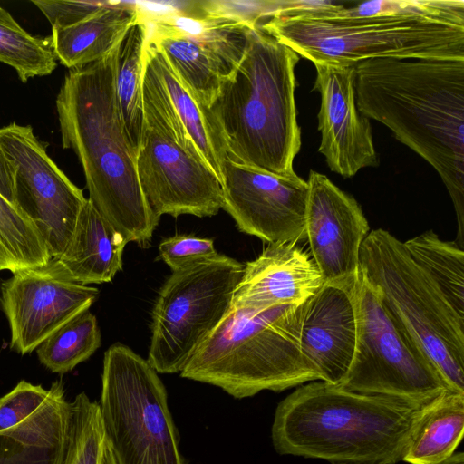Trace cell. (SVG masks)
Wrapping results in <instances>:
<instances>
[{
	"instance_id": "6da1fadb",
	"label": "cell",
	"mask_w": 464,
	"mask_h": 464,
	"mask_svg": "<svg viewBox=\"0 0 464 464\" xmlns=\"http://www.w3.org/2000/svg\"><path fill=\"white\" fill-rule=\"evenodd\" d=\"M358 111L429 162L451 198L464 249V59H372L355 65Z\"/></svg>"
},
{
	"instance_id": "7a4b0ae2",
	"label": "cell",
	"mask_w": 464,
	"mask_h": 464,
	"mask_svg": "<svg viewBox=\"0 0 464 464\" xmlns=\"http://www.w3.org/2000/svg\"><path fill=\"white\" fill-rule=\"evenodd\" d=\"M120 44L102 59L69 71L56 110L63 147L78 157L88 199L128 243L145 247L160 218L141 190L137 151L119 110L115 73Z\"/></svg>"
},
{
	"instance_id": "3957f363",
	"label": "cell",
	"mask_w": 464,
	"mask_h": 464,
	"mask_svg": "<svg viewBox=\"0 0 464 464\" xmlns=\"http://www.w3.org/2000/svg\"><path fill=\"white\" fill-rule=\"evenodd\" d=\"M422 407L314 381L278 403L272 442L279 454L334 464H396Z\"/></svg>"
},
{
	"instance_id": "277c9868",
	"label": "cell",
	"mask_w": 464,
	"mask_h": 464,
	"mask_svg": "<svg viewBox=\"0 0 464 464\" xmlns=\"http://www.w3.org/2000/svg\"><path fill=\"white\" fill-rule=\"evenodd\" d=\"M307 10L267 18L258 27L300 57L354 66L372 59H464V1L418 0L412 7L367 18Z\"/></svg>"
},
{
	"instance_id": "5b68a950",
	"label": "cell",
	"mask_w": 464,
	"mask_h": 464,
	"mask_svg": "<svg viewBox=\"0 0 464 464\" xmlns=\"http://www.w3.org/2000/svg\"><path fill=\"white\" fill-rule=\"evenodd\" d=\"M300 56L258 26L248 32L244 55L208 108L227 158L278 176L295 172L301 148L295 100Z\"/></svg>"
},
{
	"instance_id": "8992f818",
	"label": "cell",
	"mask_w": 464,
	"mask_h": 464,
	"mask_svg": "<svg viewBox=\"0 0 464 464\" xmlns=\"http://www.w3.org/2000/svg\"><path fill=\"white\" fill-rule=\"evenodd\" d=\"M303 304L260 311L229 307L180 376L217 386L236 399L321 381L299 345Z\"/></svg>"
},
{
	"instance_id": "52a82bcc",
	"label": "cell",
	"mask_w": 464,
	"mask_h": 464,
	"mask_svg": "<svg viewBox=\"0 0 464 464\" xmlns=\"http://www.w3.org/2000/svg\"><path fill=\"white\" fill-rule=\"evenodd\" d=\"M359 270L450 391L464 394V318L411 259L403 242L382 228L370 230Z\"/></svg>"
},
{
	"instance_id": "ba28073f",
	"label": "cell",
	"mask_w": 464,
	"mask_h": 464,
	"mask_svg": "<svg viewBox=\"0 0 464 464\" xmlns=\"http://www.w3.org/2000/svg\"><path fill=\"white\" fill-rule=\"evenodd\" d=\"M98 403L116 464H186L165 385L130 347L105 352Z\"/></svg>"
},
{
	"instance_id": "9c48e42d",
	"label": "cell",
	"mask_w": 464,
	"mask_h": 464,
	"mask_svg": "<svg viewBox=\"0 0 464 464\" xmlns=\"http://www.w3.org/2000/svg\"><path fill=\"white\" fill-rule=\"evenodd\" d=\"M357 335L340 386L425 406L452 392L435 365L392 315L380 292L360 272L353 285Z\"/></svg>"
},
{
	"instance_id": "30bf717a",
	"label": "cell",
	"mask_w": 464,
	"mask_h": 464,
	"mask_svg": "<svg viewBox=\"0 0 464 464\" xmlns=\"http://www.w3.org/2000/svg\"><path fill=\"white\" fill-rule=\"evenodd\" d=\"M244 266L218 254L172 271L152 310L147 361L158 373L183 370L230 307Z\"/></svg>"
},
{
	"instance_id": "8fae6325",
	"label": "cell",
	"mask_w": 464,
	"mask_h": 464,
	"mask_svg": "<svg viewBox=\"0 0 464 464\" xmlns=\"http://www.w3.org/2000/svg\"><path fill=\"white\" fill-rule=\"evenodd\" d=\"M0 146L14 170V205L36 227L50 257H59L87 198L49 157L31 126L12 122L0 128Z\"/></svg>"
},
{
	"instance_id": "7c38bea8",
	"label": "cell",
	"mask_w": 464,
	"mask_h": 464,
	"mask_svg": "<svg viewBox=\"0 0 464 464\" xmlns=\"http://www.w3.org/2000/svg\"><path fill=\"white\" fill-rule=\"evenodd\" d=\"M136 165L143 195L159 218L164 214L211 217L222 208L220 180L198 150L181 145L146 121Z\"/></svg>"
},
{
	"instance_id": "4fadbf2b",
	"label": "cell",
	"mask_w": 464,
	"mask_h": 464,
	"mask_svg": "<svg viewBox=\"0 0 464 464\" xmlns=\"http://www.w3.org/2000/svg\"><path fill=\"white\" fill-rule=\"evenodd\" d=\"M96 287L72 281L56 258L16 271L2 281L0 306L9 324L11 350L24 355L69 321L89 310Z\"/></svg>"
},
{
	"instance_id": "5bb4252c",
	"label": "cell",
	"mask_w": 464,
	"mask_h": 464,
	"mask_svg": "<svg viewBox=\"0 0 464 464\" xmlns=\"http://www.w3.org/2000/svg\"><path fill=\"white\" fill-rule=\"evenodd\" d=\"M222 208L239 231L266 243L305 237L307 181L284 177L227 159L222 166Z\"/></svg>"
},
{
	"instance_id": "9a60e30c",
	"label": "cell",
	"mask_w": 464,
	"mask_h": 464,
	"mask_svg": "<svg viewBox=\"0 0 464 464\" xmlns=\"http://www.w3.org/2000/svg\"><path fill=\"white\" fill-rule=\"evenodd\" d=\"M306 181L305 237L324 283L354 280L368 221L357 201L325 175L310 170Z\"/></svg>"
},
{
	"instance_id": "2e32d148",
	"label": "cell",
	"mask_w": 464,
	"mask_h": 464,
	"mask_svg": "<svg viewBox=\"0 0 464 464\" xmlns=\"http://www.w3.org/2000/svg\"><path fill=\"white\" fill-rule=\"evenodd\" d=\"M314 67V90L321 96L319 152L329 169L351 178L363 168L378 166L370 121L356 105L355 65L318 63Z\"/></svg>"
},
{
	"instance_id": "e0dca14e",
	"label": "cell",
	"mask_w": 464,
	"mask_h": 464,
	"mask_svg": "<svg viewBox=\"0 0 464 464\" xmlns=\"http://www.w3.org/2000/svg\"><path fill=\"white\" fill-rule=\"evenodd\" d=\"M352 281L324 283L303 304L299 345L321 381L339 385L351 366L357 335Z\"/></svg>"
},
{
	"instance_id": "ac0fdd59",
	"label": "cell",
	"mask_w": 464,
	"mask_h": 464,
	"mask_svg": "<svg viewBox=\"0 0 464 464\" xmlns=\"http://www.w3.org/2000/svg\"><path fill=\"white\" fill-rule=\"evenodd\" d=\"M324 285L311 255L296 242L269 243L245 264L230 307L266 310L280 304H302Z\"/></svg>"
},
{
	"instance_id": "d6986e66",
	"label": "cell",
	"mask_w": 464,
	"mask_h": 464,
	"mask_svg": "<svg viewBox=\"0 0 464 464\" xmlns=\"http://www.w3.org/2000/svg\"><path fill=\"white\" fill-rule=\"evenodd\" d=\"M127 244L87 198L71 241L56 259L64 274L75 283H107L121 270Z\"/></svg>"
},
{
	"instance_id": "ffe728a7",
	"label": "cell",
	"mask_w": 464,
	"mask_h": 464,
	"mask_svg": "<svg viewBox=\"0 0 464 464\" xmlns=\"http://www.w3.org/2000/svg\"><path fill=\"white\" fill-rule=\"evenodd\" d=\"M139 2H111L87 19L65 28L53 29L52 45L57 60L76 69L111 53L140 18Z\"/></svg>"
},
{
	"instance_id": "44dd1931",
	"label": "cell",
	"mask_w": 464,
	"mask_h": 464,
	"mask_svg": "<svg viewBox=\"0 0 464 464\" xmlns=\"http://www.w3.org/2000/svg\"><path fill=\"white\" fill-rule=\"evenodd\" d=\"M141 13L149 28L148 42L165 56L173 71L206 108L217 98L233 72L198 38Z\"/></svg>"
},
{
	"instance_id": "7402d4cb",
	"label": "cell",
	"mask_w": 464,
	"mask_h": 464,
	"mask_svg": "<svg viewBox=\"0 0 464 464\" xmlns=\"http://www.w3.org/2000/svg\"><path fill=\"white\" fill-rule=\"evenodd\" d=\"M143 53L160 79L176 117L183 124L204 160L221 181L222 166L227 158L222 138L208 108L199 102L180 80L164 54L148 40Z\"/></svg>"
},
{
	"instance_id": "603a6c76",
	"label": "cell",
	"mask_w": 464,
	"mask_h": 464,
	"mask_svg": "<svg viewBox=\"0 0 464 464\" xmlns=\"http://www.w3.org/2000/svg\"><path fill=\"white\" fill-rule=\"evenodd\" d=\"M464 430V394L446 392L421 408L405 448L402 461L439 464L449 459Z\"/></svg>"
},
{
	"instance_id": "cb8c5ba5",
	"label": "cell",
	"mask_w": 464,
	"mask_h": 464,
	"mask_svg": "<svg viewBox=\"0 0 464 464\" xmlns=\"http://www.w3.org/2000/svg\"><path fill=\"white\" fill-rule=\"evenodd\" d=\"M148 34V24L140 8V18L130 27L119 45L116 61L115 90L119 110L136 151L143 126V50Z\"/></svg>"
},
{
	"instance_id": "d4e9b609",
	"label": "cell",
	"mask_w": 464,
	"mask_h": 464,
	"mask_svg": "<svg viewBox=\"0 0 464 464\" xmlns=\"http://www.w3.org/2000/svg\"><path fill=\"white\" fill-rule=\"evenodd\" d=\"M411 259L464 318V252L455 241L441 240L432 230L403 242Z\"/></svg>"
},
{
	"instance_id": "484cf974",
	"label": "cell",
	"mask_w": 464,
	"mask_h": 464,
	"mask_svg": "<svg viewBox=\"0 0 464 464\" xmlns=\"http://www.w3.org/2000/svg\"><path fill=\"white\" fill-rule=\"evenodd\" d=\"M67 425L44 419L0 432V464H61Z\"/></svg>"
},
{
	"instance_id": "4316f807",
	"label": "cell",
	"mask_w": 464,
	"mask_h": 464,
	"mask_svg": "<svg viewBox=\"0 0 464 464\" xmlns=\"http://www.w3.org/2000/svg\"><path fill=\"white\" fill-rule=\"evenodd\" d=\"M101 343L97 319L87 310L59 328L35 350L46 369L63 375L90 358Z\"/></svg>"
},
{
	"instance_id": "83f0119b",
	"label": "cell",
	"mask_w": 464,
	"mask_h": 464,
	"mask_svg": "<svg viewBox=\"0 0 464 464\" xmlns=\"http://www.w3.org/2000/svg\"><path fill=\"white\" fill-rule=\"evenodd\" d=\"M51 259L34 223L0 194V271L45 265Z\"/></svg>"
},
{
	"instance_id": "f1b7e54d",
	"label": "cell",
	"mask_w": 464,
	"mask_h": 464,
	"mask_svg": "<svg viewBox=\"0 0 464 464\" xmlns=\"http://www.w3.org/2000/svg\"><path fill=\"white\" fill-rule=\"evenodd\" d=\"M0 62L14 68L23 82L49 75L57 66L51 36L30 34L1 6Z\"/></svg>"
},
{
	"instance_id": "f546056e",
	"label": "cell",
	"mask_w": 464,
	"mask_h": 464,
	"mask_svg": "<svg viewBox=\"0 0 464 464\" xmlns=\"http://www.w3.org/2000/svg\"><path fill=\"white\" fill-rule=\"evenodd\" d=\"M106 436L99 403L85 392L70 401L64 453L61 464H102Z\"/></svg>"
},
{
	"instance_id": "4dcf8cb0",
	"label": "cell",
	"mask_w": 464,
	"mask_h": 464,
	"mask_svg": "<svg viewBox=\"0 0 464 464\" xmlns=\"http://www.w3.org/2000/svg\"><path fill=\"white\" fill-rule=\"evenodd\" d=\"M65 396L62 381H55L50 389L20 381L0 398V432L24 426L49 411Z\"/></svg>"
},
{
	"instance_id": "1f68e13d",
	"label": "cell",
	"mask_w": 464,
	"mask_h": 464,
	"mask_svg": "<svg viewBox=\"0 0 464 464\" xmlns=\"http://www.w3.org/2000/svg\"><path fill=\"white\" fill-rule=\"evenodd\" d=\"M193 4L208 15L230 19L249 28L257 27L282 6V1L206 0Z\"/></svg>"
},
{
	"instance_id": "d6a6232c",
	"label": "cell",
	"mask_w": 464,
	"mask_h": 464,
	"mask_svg": "<svg viewBox=\"0 0 464 464\" xmlns=\"http://www.w3.org/2000/svg\"><path fill=\"white\" fill-rule=\"evenodd\" d=\"M160 258L176 271L188 265L218 256L214 240L193 235H175L164 238L159 246Z\"/></svg>"
},
{
	"instance_id": "836d02e7",
	"label": "cell",
	"mask_w": 464,
	"mask_h": 464,
	"mask_svg": "<svg viewBox=\"0 0 464 464\" xmlns=\"http://www.w3.org/2000/svg\"><path fill=\"white\" fill-rule=\"evenodd\" d=\"M45 15L52 29L76 24L104 7L108 1L32 0Z\"/></svg>"
},
{
	"instance_id": "e575fe53",
	"label": "cell",
	"mask_w": 464,
	"mask_h": 464,
	"mask_svg": "<svg viewBox=\"0 0 464 464\" xmlns=\"http://www.w3.org/2000/svg\"><path fill=\"white\" fill-rule=\"evenodd\" d=\"M14 167L0 146V194L13 204H14Z\"/></svg>"
},
{
	"instance_id": "d590c367",
	"label": "cell",
	"mask_w": 464,
	"mask_h": 464,
	"mask_svg": "<svg viewBox=\"0 0 464 464\" xmlns=\"http://www.w3.org/2000/svg\"><path fill=\"white\" fill-rule=\"evenodd\" d=\"M439 464H464L463 452H454L449 459Z\"/></svg>"
},
{
	"instance_id": "8d00e7d4",
	"label": "cell",
	"mask_w": 464,
	"mask_h": 464,
	"mask_svg": "<svg viewBox=\"0 0 464 464\" xmlns=\"http://www.w3.org/2000/svg\"><path fill=\"white\" fill-rule=\"evenodd\" d=\"M102 464H116L113 455L111 451V449L107 443V440H106V447H105L103 459H102Z\"/></svg>"
}]
</instances>
